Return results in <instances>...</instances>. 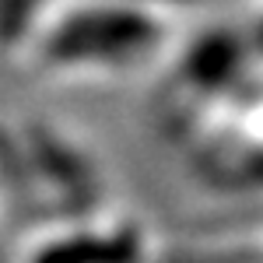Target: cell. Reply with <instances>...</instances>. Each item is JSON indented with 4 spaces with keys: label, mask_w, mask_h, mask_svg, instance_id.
<instances>
[{
    "label": "cell",
    "mask_w": 263,
    "mask_h": 263,
    "mask_svg": "<svg viewBox=\"0 0 263 263\" xmlns=\"http://www.w3.org/2000/svg\"><path fill=\"white\" fill-rule=\"evenodd\" d=\"M155 25L130 11H91L67 21L53 35V57L60 60H120L147 49Z\"/></svg>",
    "instance_id": "6da1fadb"
},
{
    "label": "cell",
    "mask_w": 263,
    "mask_h": 263,
    "mask_svg": "<svg viewBox=\"0 0 263 263\" xmlns=\"http://www.w3.org/2000/svg\"><path fill=\"white\" fill-rule=\"evenodd\" d=\"M235 60H239V49H235L232 39H224V35L203 39L190 57V78L203 88H218L235 70Z\"/></svg>",
    "instance_id": "7a4b0ae2"
},
{
    "label": "cell",
    "mask_w": 263,
    "mask_h": 263,
    "mask_svg": "<svg viewBox=\"0 0 263 263\" xmlns=\"http://www.w3.org/2000/svg\"><path fill=\"white\" fill-rule=\"evenodd\" d=\"M134 260V242H91V239H78V242L53 246L49 253H42L39 263H130Z\"/></svg>",
    "instance_id": "3957f363"
}]
</instances>
